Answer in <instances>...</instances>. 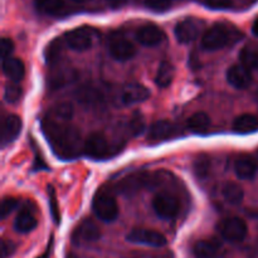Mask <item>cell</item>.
Segmentation results:
<instances>
[{"instance_id":"obj_13","label":"cell","mask_w":258,"mask_h":258,"mask_svg":"<svg viewBox=\"0 0 258 258\" xmlns=\"http://www.w3.org/2000/svg\"><path fill=\"white\" fill-rule=\"evenodd\" d=\"M165 33L158 27L156 24L149 23V24L143 25L136 32V39L140 44L145 45V47H155L163 43L165 40Z\"/></svg>"},{"instance_id":"obj_34","label":"cell","mask_w":258,"mask_h":258,"mask_svg":"<svg viewBox=\"0 0 258 258\" xmlns=\"http://www.w3.org/2000/svg\"><path fill=\"white\" fill-rule=\"evenodd\" d=\"M48 197H49L50 214H52V217H53V221L55 222V224H59L60 214H59V209H58L57 197H55L54 189H53V186H50V185H48Z\"/></svg>"},{"instance_id":"obj_33","label":"cell","mask_w":258,"mask_h":258,"mask_svg":"<svg viewBox=\"0 0 258 258\" xmlns=\"http://www.w3.org/2000/svg\"><path fill=\"white\" fill-rule=\"evenodd\" d=\"M145 128V122H144V118L141 116H134V117L130 118L127 123V133L128 135L131 136H138L140 135L141 133Z\"/></svg>"},{"instance_id":"obj_11","label":"cell","mask_w":258,"mask_h":258,"mask_svg":"<svg viewBox=\"0 0 258 258\" xmlns=\"http://www.w3.org/2000/svg\"><path fill=\"white\" fill-rule=\"evenodd\" d=\"M201 20L194 19V18H186V19L181 20L175 25L174 33H175V37L179 43L186 44V43H191L198 38L199 33H201Z\"/></svg>"},{"instance_id":"obj_6","label":"cell","mask_w":258,"mask_h":258,"mask_svg":"<svg viewBox=\"0 0 258 258\" xmlns=\"http://www.w3.org/2000/svg\"><path fill=\"white\" fill-rule=\"evenodd\" d=\"M112 145L108 144V140L102 135V134H91L85 141L83 145V153L88 156V158L96 159V160H101V159L110 158L113 154ZM117 150V149H116Z\"/></svg>"},{"instance_id":"obj_17","label":"cell","mask_w":258,"mask_h":258,"mask_svg":"<svg viewBox=\"0 0 258 258\" xmlns=\"http://www.w3.org/2000/svg\"><path fill=\"white\" fill-rule=\"evenodd\" d=\"M22 118L17 115H8L3 121L2 127V146L5 148L12 144L19 136L22 131Z\"/></svg>"},{"instance_id":"obj_2","label":"cell","mask_w":258,"mask_h":258,"mask_svg":"<svg viewBox=\"0 0 258 258\" xmlns=\"http://www.w3.org/2000/svg\"><path fill=\"white\" fill-rule=\"evenodd\" d=\"M243 38V33L229 23H216L202 37V47L206 50H218L234 45Z\"/></svg>"},{"instance_id":"obj_1","label":"cell","mask_w":258,"mask_h":258,"mask_svg":"<svg viewBox=\"0 0 258 258\" xmlns=\"http://www.w3.org/2000/svg\"><path fill=\"white\" fill-rule=\"evenodd\" d=\"M42 127L50 148L58 158L71 160L83 151L85 144H82L80 131L75 126L47 116L42 121Z\"/></svg>"},{"instance_id":"obj_12","label":"cell","mask_w":258,"mask_h":258,"mask_svg":"<svg viewBox=\"0 0 258 258\" xmlns=\"http://www.w3.org/2000/svg\"><path fill=\"white\" fill-rule=\"evenodd\" d=\"M101 237L100 228L97 224L90 218L83 219L78 223L72 233V241L75 243H91L96 242Z\"/></svg>"},{"instance_id":"obj_43","label":"cell","mask_w":258,"mask_h":258,"mask_svg":"<svg viewBox=\"0 0 258 258\" xmlns=\"http://www.w3.org/2000/svg\"><path fill=\"white\" fill-rule=\"evenodd\" d=\"M72 2H75V3H85V2H87V0H72Z\"/></svg>"},{"instance_id":"obj_5","label":"cell","mask_w":258,"mask_h":258,"mask_svg":"<svg viewBox=\"0 0 258 258\" xmlns=\"http://www.w3.org/2000/svg\"><path fill=\"white\" fill-rule=\"evenodd\" d=\"M96 30L93 28L83 25V27L75 28V29L70 30L64 34V42L66 45L73 50H82L88 49L92 47L93 42H95Z\"/></svg>"},{"instance_id":"obj_9","label":"cell","mask_w":258,"mask_h":258,"mask_svg":"<svg viewBox=\"0 0 258 258\" xmlns=\"http://www.w3.org/2000/svg\"><path fill=\"white\" fill-rule=\"evenodd\" d=\"M127 241L133 242V243L138 244H145L149 247H160L166 246L168 241L166 237L160 232L155 231V229H148V228H135L127 234Z\"/></svg>"},{"instance_id":"obj_30","label":"cell","mask_w":258,"mask_h":258,"mask_svg":"<svg viewBox=\"0 0 258 258\" xmlns=\"http://www.w3.org/2000/svg\"><path fill=\"white\" fill-rule=\"evenodd\" d=\"M73 116V107L68 102L58 103L57 106L52 108L49 117L54 118L57 121H62V122H68Z\"/></svg>"},{"instance_id":"obj_8","label":"cell","mask_w":258,"mask_h":258,"mask_svg":"<svg viewBox=\"0 0 258 258\" xmlns=\"http://www.w3.org/2000/svg\"><path fill=\"white\" fill-rule=\"evenodd\" d=\"M153 208L160 218L173 219L180 213V202L170 193H159L154 197Z\"/></svg>"},{"instance_id":"obj_41","label":"cell","mask_w":258,"mask_h":258,"mask_svg":"<svg viewBox=\"0 0 258 258\" xmlns=\"http://www.w3.org/2000/svg\"><path fill=\"white\" fill-rule=\"evenodd\" d=\"M252 32H253V34L258 38V18L254 20L253 24H252Z\"/></svg>"},{"instance_id":"obj_20","label":"cell","mask_w":258,"mask_h":258,"mask_svg":"<svg viewBox=\"0 0 258 258\" xmlns=\"http://www.w3.org/2000/svg\"><path fill=\"white\" fill-rule=\"evenodd\" d=\"M3 72L13 82H20L25 76V64L19 58H8L3 60Z\"/></svg>"},{"instance_id":"obj_21","label":"cell","mask_w":258,"mask_h":258,"mask_svg":"<svg viewBox=\"0 0 258 258\" xmlns=\"http://www.w3.org/2000/svg\"><path fill=\"white\" fill-rule=\"evenodd\" d=\"M221 244L217 239H201L193 247L194 258H217Z\"/></svg>"},{"instance_id":"obj_18","label":"cell","mask_w":258,"mask_h":258,"mask_svg":"<svg viewBox=\"0 0 258 258\" xmlns=\"http://www.w3.org/2000/svg\"><path fill=\"white\" fill-rule=\"evenodd\" d=\"M234 171L239 179H252L258 171V163L251 155H239L234 161Z\"/></svg>"},{"instance_id":"obj_3","label":"cell","mask_w":258,"mask_h":258,"mask_svg":"<svg viewBox=\"0 0 258 258\" xmlns=\"http://www.w3.org/2000/svg\"><path fill=\"white\" fill-rule=\"evenodd\" d=\"M93 212L103 222H113L118 216V206L115 197L105 189H100L93 197Z\"/></svg>"},{"instance_id":"obj_14","label":"cell","mask_w":258,"mask_h":258,"mask_svg":"<svg viewBox=\"0 0 258 258\" xmlns=\"http://www.w3.org/2000/svg\"><path fill=\"white\" fill-rule=\"evenodd\" d=\"M179 134V128L175 123L168 120H160L154 122L149 128L148 139L150 141H165L168 139L175 138Z\"/></svg>"},{"instance_id":"obj_16","label":"cell","mask_w":258,"mask_h":258,"mask_svg":"<svg viewBox=\"0 0 258 258\" xmlns=\"http://www.w3.org/2000/svg\"><path fill=\"white\" fill-rule=\"evenodd\" d=\"M227 81L237 90H246L252 83V75L249 70L242 64H234L227 71Z\"/></svg>"},{"instance_id":"obj_26","label":"cell","mask_w":258,"mask_h":258,"mask_svg":"<svg viewBox=\"0 0 258 258\" xmlns=\"http://www.w3.org/2000/svg\"><path fill=\"white\" fill-rule=\"evenodd\" d=\"M222 194L227 203L232 204V206H238L243 202L244 198L243 189L236 183H227L222 189Z\"/></svg>"},{"instance_id":"obj_32","label":"cell","mask_w":258,"mask_h":258,"mask_svg":"<svg viewBox=\"0 0 258 258\" xmlns=\"http://www.w3.org/2000/svg\"><path fill=\"white\" fill-rule=\"evenodd\" d=\"M23 88L18 83H8L5 86L4 98L9 103H17L22 98Z\"/></svg>"},{"instance_id":"obj_23","label":"cell","mask_w":258,"mask_h":258,"mask_svg":"<svg viewBox=\"0 0 258 258\" xmlns=\"http://www.w3.org/2000/svg\"><path fill=\"white\" fill-rule=\"evenodd\" d=\"M76 96L81 103H85L88 106L100 105L105 98L102 91L97 87H93V86H83L77 91Z\"/></svg>"},{"instance_id":"obj_39","label":"cell","mask_w":258,"mask_h":258,"mask_svg":"<svg viewBox=\"0 0 258 258\" xmlns=\"http://www.w3.org/2000/svg\"><path fill=\"white\" fill-rule=\"evenodd\" d=\"M15 251V246L10 241L3 239L2 241V258H8L12 256Z\"/></svg>"},{"instance_id":"obj_22","label":"cell","mask_w":258,"mask_h":258,"mask_svg":"<svg viewBox=\"0 0 258 258\" xmlns=\"http://www.w3.org/2000/svg\"><path fill=\"white\" fill-rule=\"evenodd\" d=\"M234 133L237 134H252L258 131V116L252 113H243L234 118L232 125Z\"/></svg>"},{"instance_id":"obj_24","label":"cell","mask_w":258,"mask_h":258,"mask_svg":"<svg viewBox=\"0 0 258 258\" xmlns=\"http://www.w3.org/2000/svg\"><path fill=\"white\" fill-rule=\"evenodd\" d=\"M64 38H54L52 42L48 43V45L45 47L44 50V58H45V62L48 64H55L58 60L60 59V55L63 53V48H64Z\"/></svg>"},{"instance_id":"obj_42","label":"cell","mask_w":258,"mask_h":258,"mask_svg":"<svg viewBox=\"0 0 258 258\" xmlns=\"http://www.w3.org/2000/svg\"><path fill=\"white\" fill-rule=\"evenodd\" d=\"M66 258H77L75 256V254H72V253H68L67 256H66Z\"/></svg>"},{"instance_id":"obj_44","label":"cell","mask_w":258,"mask_h":258,"mask_svg":"<svg viewBox=\"0 0 258 258\" xmlns=\"http://www.w3.org/2000/svg\"><path fill=\"white\" fill-rule=\"evenodd\" d=\"M39 258H48V253H45V254H43V256H40Z\"/></svg>"},{"instance_id":"obj_46","label":"cell","mask_w":258,"mask_h":258,"mask_svg":"<svg viewBox=\"0 0 258 258\" xmlns=\"http://www.w3.org/2000/svg\"><path fill=\"white\" fill-rule=\"evenodd\" d=\"M257 151H258V150H257Z\"/></svg>"},{"instance_id":"obj_10","label":"cell","mask_w":258,"mask_h":258,"mask_svg":"<svg viewBox=\"0 0 258 258\" xmlns=\"http://www.w3.org/2000/svg\"><path fill=\"white\" fill-rule=\"evenodd\" d=\"M149 97H150V91L148 87L140 83H131L121 90L118 101L123 106H133L144 102Z\"/></svg>"},{"instance_id":"obj_35","label":"cell","mask_w":258,"mask_h":258,"mask_svg":"<svg viewBox=\"0 0 258 258\" xmlns=\"http://www.w3.org/2000/svg\"><path fill=\"white\" fill-rule=\"evenodd\" d=\"M18 207V201L13 197H5L2 201L0 206V213H2V219H5L15 208Z\"/></svg>"},{"instance_id":"obj_38","label":"cell","mask_w":258,"mask_h":258,"mask_svg":"<svg viewBox=\"0 0 258 258\" xmlns=\"http://www.w3.org/2000/svg\"><path fill=\"white\" fill-rule=\"evenodd\" d=\"M204 4L211 9L216 10H226L233 7L232 0H204Z\"/></svg>"},{"instance_id":"obj_40","label":"cell","mask_w":258,"mask_h":258,"mask_svg":"<svg viewBox=\"0 0 258 258\" xmlns=\"http://www.w3.org/2000/svg\"><path fill=\"white\" fill-rule=\"evenodd\" d=\"M106 2H107V4L110 5L111 8H113V9H117V8L123 7L127 0H106Z\"/></svg>"},{"instance_id":"obj_19","label":"cell","mask_w":258,"mask_h":258,"mask_svg":"<svg viewBox=\"0 0 258 258\" xmlns=\"http://www.w3.org/2000/svg\"><path fill=\"white\" fill-rule=\"evenodd\" d=\"M37 224L38 221L34 209L30 208V204H28L19 212V214L15 218L14 228L19 233H29L37 227Z\"/></svg>"},{"instance_id":"obj_7","label":"cell","mask_w":258,"mask_h":258,"mask_svg":"<svg viewBox=\"0 0 258 258\" xmlns=\"http://www.w3.org/2000/svg\"><path fill=\"white\" fill-rule=\"evenodd\" d=\"M107 48L111 57L116 60H120V62L131 59L136 53V48L133 44V42H130L121 33H112L110 35L107 42Z\"/></svg>"},{"instance_id":"obj_25","label":"cell","mask_w":258,"mask_h":258,"mask_svg":"<svg viewBox=\"0 0 258 258\" xmlns=\"http://www.w3.org/2000/svg\"><path fill=\"white\" fill-rule=\"evenodd\" d=\"M186 126L194 134H203L211 126V117L206 112H197L186 121Z\"/></svg>"},{"instance_id":"obj_28","label":"cell","mask_w":258,"mask_h":258,"mask_svg":"<svg viewBox=\"0 0 258 258\" xmlns=\"http://www.w3.org/2000/svg\"><path fill=\"white\" fill-rule=\"evenodd\" d=\"M34 4L39 13L47 15H57L64 8V0H35Z\"/></svg>"},{"instance_id":"obj_27","label":"cell","mask_w":258,"mask_h":258,"mask_svg":"<svg viewBox=\"0 0 258 258\" xmlns=\"http://www.w3.org/2000/svg\"><path fill=\"white\" fill-rule=\"evenodd\" d=\"M174 80V67L168 60H164L159 66L158 73H156L155 82L159 87H168L171 85Z\"/></svg>"},{"instance_id":"obj_45","label":"cell","mask_w":258,"mask_h":258,"mask_svg":"<svg viewBox=\"0 0 258 258\" xmlns=\"http://www.w3.org/2000/svg\"><path fill=\"white\" fill-rule=\"evenodd\" d=\"M257 102H258V92H257Z\"/></svg>"},{"instance_id":"obj_4","label":"cell","mask_w":258,"mask_h":258,"mask_svg":"<svg viewBox=\"0 0 258 258\" xmlns=\"http://www.w3.org/2000/svg\"><path fill=\"white\" fill-rule=\"evenodd\" d=\"M219 234L229 242L243 241L248 233L247 223L239 217H228L222 219L217 226Z\"/></svg>"},{"instance_id":"obj_37","label":"cell","mask_w":258,"mask_h":258,"mask_svg":"<svg viewBox=\"0 0 258 258\" xmlns=\"http://www.w3.org/2000/svg\"><path fill=\"white\" fill-rule=\"evenodd\" d=\"M14 52V43L10 38L4 37L2 38V42H0V53H2V59L5 60L8 58H10L12 53Z\"/></svg>"},{"instance_id":"obj_15","label":"cell","mask_w":258,"mask_h":258,"mask_svg":"<svg viewBox=\"0 0 258 258\" xmlns=\"http://www.w3.org/2000/svg\"><path fill=\"white\" fill-rule=\"evenodd\" d=\"M77 78V71L71 67H60L53 70L47 77V85L49 90H58L70 83L75 82Z\"/></svg>"},{"instance_id":"obj_31","label":"cell","mask_w":258,"mask_h":258,"mask_svg":"<svg viewBox=\"0 0 258 258\" xmlns=\"http://www.w3.org/2000/svg\"><path fill=\"white\" fill-rule=\"evenodd\" d=\"M193 168L194 173H196V175L198 176V178H206L207 174L209 173V169H211V160H209V158L207 155L201 154V155L196 159V161H194Z\"/></svg>"},{"instance_id":"obj_36","label":"cell","mask_w":258,"mask_h":258,"mask_svg":"<svg viewBox=\"0 0 258 258\" xmlns=\"http://www.w3.org/2000/svg\"><path fill=\"white\" fill-rule=\"evenodd\" d=\"M145 7L154 12H165L171 7V0H145Z\"/></svg>"},{"instance_id":"obj_29","label":"cell","mask_w":258,"mask_h":258,"mask_svg":"<svg viewBox=\"0 0 258 258\" xmlns=\"http://www.w3.org/2000/svg\"><path fill=\"white\" fill-rule=\"evenodd\" d=\"M239 60L247 70H257L258 68V49L251 45H247L239 52Z\"/></svg>"}]
</instances>
